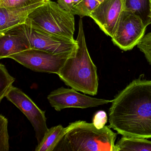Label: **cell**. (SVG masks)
I'll list each match as a JSON object with an SVG mask.
<instances>
[{
	"label": "cell",
	"mask_w": 151,
	"mask_h": 151,
	"mask_svg": "<svg viewBox=\"0 0 151 151\" xmlns=\"http://www.w3.org/2000/svg\"><path fill=\"white\" fill-rule=\"evenodd\" d=\"M109 121L122 136L151 139V80L139 76L119 92L112 100Z\"/></svg>",
	"instance_id": "obj_1"
},
{
	"label": "cell",
	"mask_w": 151,
	"mask_h": 151,
	"mask_svg": "<svg viewBox=\"0 0 151 151\" xmlns=\"http://www.w3.org/2000/svg\"><path fill=\"white\" fill-rule=\"evenodd\" d=\"M76 51L66 61L58 75L66 85L85 94L96 95L99 86L97 68L89 54L82 18L78 24Z\"/></svg>",
	"instance_id": "obj_2"
},
{
	"label": "cell",
	"mask_w": 151,
	"mask_h": 151,
	"mask_svg": "<svg viewBox=\"0 0 151 151\" xmlns=\"http://www.w3.org/2000/svg\"><path fill=\"white\" fill-rule=\"evenodd\" d=\"M67 127L66 134L54 151H116L117 134L109 126L99 129L93 123L78 121Z\"/></svg>",
	"instance_id": "obj_3"
},
{
	"label": "cell",
	"mask_w": 151,
	"mask_h": 151,
	"mask_svg": "<svg viewBox=\"0 0 151 151\" xmlns=\"http://www.w3.org/2000/svg\"><path fill=\"white\" fill-rule=\"evenodd\" d=\"M25 24L35 29L75 40L74 15L50 0L32 12Z\"/></svg>",
	"instance_id": "obj_4"
},
{
	"label": "cell",
	"mask_w": 151,
	"mask_h": 151,
	"mask_svg": "<svg viewBox=\"0 0 151 151\" xmlns=\"http://www.w3.org/2000/svg\"><path fill=\"white\" fill-rule=\"evenodd\" d=\"M75 52L72 53L54 54L30 48L10 55L8 58L14 60L35 72L58 75L67 60Z\"/></svg>",
	"instance_id": "obj_5"
},
{
	"label": "cell",
	"mask_w": 151,
	"mask_h": 151,
	"mask_svg": "<svg viewBox=\"0 0 151 151\" xmlns=\"http://www.w3.org/2000/svg\"><path fill=\"white\" fill-rule=\"evenodd\" d=\"M15 27L28 39L31 48L54 54L72 53L77 49L76 40H71L35 29L25 23Z\"/></svg>",
	"instance_id": "obj_6"
},
{
	"label": "cell",
	"mask_w": 151,
	"mask_h": 151,
	"mask_svg": "<svg viewBox=\"0 0 151 151\" xmlns=\"http://www.w3.org/2000/svg\"><path fill=\"white\" fill-rule=\"evenodd\" d=\"M147 27L139 16L124 9L111 37L112 41L121 50H132L144 37Z\"/></svg>",
	"instance_id": "obj_7"
},
{
	"label": "cell",
	"mask_w": 151,
	"mask_h": 151,
	"mask_svg": "<svg viewBox=\"0 0 151 151\" xmlns=\"http://www.w3.org/2000/svg\"><path fill=\"white\" fill-rule=\"evenodd\" d=\"M6 98L22 112L34 128L38 144L48 131L45 112L41 110L22 90L12 86Z\"/></svg>",
	"instance_id": "obj_8"
},
{
	"label": "cell",
	"mask_w": 151,
	"mask_h": 151,
	"mask_svg": "<svg viewBox=\"0 0 151 151\" xmlns=\"http://www.w3.org/2000/svg\"><path fill=\"white\" fill-rule=\"evenodd\" d=\"M51 106L57 111L69 108L86 109L112 102V100L92 98L76 90L61 87L52 91L47 97Z\"/></svg>",
	"instance_id": "obj_9"
},
{
	"label": "cell",
	"mask_w": 151,
	"mask_h": 151,
	"mask_svg": "<svg viewBox=\"0 0 151 151\" xmlns=\"http://www.w3.org/2000/svg\"><path fill=\"white\" fill-rule=\"evenodd\" d=\"M124 10V0H103L91 17L101 29L112 37Z\"/></svg>",
	"instance_id": "obj_10"
},
{
	"label": "cell",
	"mask_w": 151,
	"mask_h": 151,
	"mask_svg": "<svg viewBox=\"0 0 151 151\" xmlns=\"http://www.w3.org/2000/svg\"><path fill=\"white\" fill-rule=\"evenodd\" d=\"M30 48L28 39L16 27L0 33V59Z\"/></svg>",
	"instance_id": "obj_11"
},
{
	"label": "cell",
	"mask_w": 151,
	"mask_h": 151,
	"mask_svg": "<svg viewBox=\"0 0 151 151\" xmlns=\"http://www.w3.org/2000/svg\"><path fill=\"white\" fill-rule=\"evenodd\" d=\"M45 2L23 7H0V33L24 24L29 15Z\"/></svg>",
	"instance_id": "obj_12"
},
{
	"label": "cell",
	"mask_w": 151,
	"mask_h": 151,
	"mask_svg": "<svg viewBox=\"0 0 151 151\" xmlns=\"http://www.w3.org/2000/svg\"><path fill=\"white\" fill-rule=\"evenodd\" d=\"M67 127L61 124L53 126L48 129L43 139L35 149V151H53L62 139L67 131Z\"/></svg>",
	"instance_id": "obj_13"
},
{
	"label": "cell",
	"mask_w": 151,
	"mask_h": 151,
	"mask_svg": "<svg viewBox=\"0 0 151 151\" xmlns=\"http://www.w3.org/2000/svg\"><path fill=\"white\" fill-rule=\"evenodd\" d=\"M124 9L139 16L147 26L151 24L150 0H124Z\"/></svg>",
	"instance_id": "obj_14"
},
{
	"label": "cell",
	"mask_w": 151,
	"mask_h": 151,
	"mask_svg": "<svg viewBox=\"0 0 151 151\" xmlns=\"http://www.w3.org/2000/svg\"><path fill=\"white\" fill-rule=\"evenodd\" d=\"M116 151H151V141L123 136L116 144Z\"/></svg>",
	"instance_id": "obj_15"
},
{
	"label": "cell",
	"mask_w": 151,
	"mask_h": 151,
	"mask_svg": "<svg viewBox=\"0 0 151 151\" xmlns=\"http://www.w3.org/2000/svg\"><path fill=\"white\" fill-rule=\"evenodd\" d=\"M98 0H82L73 7L71 14L78 15L80 18L90 17L92 12L100 4Z\"/></svg>",
	"instance_id": "obj_16"
},
{
	"label": "cell",
	"mask_w": 151,
	"mask_h": 151,
	"mask_svg": "<svg viewBox=\"0 0 151 151\" xmlns=\"http://www.w3.org/2000/svg\"><path fill=\"white\" fill-rule=\"evenodd\" d=\"M15 78L9 73L6 66L0 64V102L6 97L11 88Z\"/></svg>",
	"instance_id": "obj_17"
},
{
	"label": "cell",
	"mask_w": 151,
	"mask_h": 151,
	"mask_svg": "<svg viewBox=\"0 0 151 151\" xmlns=\"http://www.w3.org/2000/svg\"><path fill=\"white\" fill-rule=\"evenodd\" d=\"M8 124V119L4 116L0 115V151H9Z\"/></svg>",
	"instance_id": "obj_18"
},
{
	"label": "cell",
	"mask_w": 151,
	"mask_h": 151,
	"mask_svg": "<svg viewBox=\"0 0 151 151\" xmlns=\"http://www.w3.org/2000/svg\"><path fill=\"white\" fill-rule=\"evenodd\" d=\"M48 1L49 0H4L0 2V7H23L41 2H46Z\"/></svg>",
	"instance_id": "obj_19"
},
{
	"label": "cell",
	"mask_w": 151,
	"mask_h": 151,
	"mask_svg": "<svg viewBox=\"0 0 151 151\" xmlns=\"http://www.w3.org/2000/svg\"><path fill=\"white\" fill-rule=\"evenodd\" d=\"M137 46L144 54L146 59L151 65V32L144 35Z\"/></svg>",
	"instance_id": "obj_20"
},
{
	"label": "cell",
	"mask_w": 151,
	"mask_h": 151,
	"mask_svg": "<svg viewBox=\"0 0 151 151\" xmlns=\"http://www.w3.org/2000/svg\"><path fill=\"white\" fill-rule=\"evenodd\" d=\"M107 120V115L106 112L103 110H100L94 114L93 119V123L98 129H102L106 124Z\"/></svg>",
	"instance_id": "obj_21"
},
{
	"label": "cell",
	"mask_w": 151,
	"mask_h": 151,
	"mask_svg": "<svg viewBox=\"0 0 151 151\" xmlns=\"http://www.w3.org/2000/svg\"><path fill=\"white\" fill-rule=\"evenodd\" d=\"M57 3L62 8L70 13H71L74 6L73 0H58Z\"/></svg>",
	"instance_id": "obj_22"
},
{
	"label": "cell",
	"mask_w": 151,
	"mask_h": 151,
	"mask_svg": "<svg viewBox=\"0 0 151 151\" xmlns=\"http://www.w3.org/2000/svg\"><path fill=\"white\" fill-rule=\"evenodd\" d=\"M82 0H73V1H74V6L77 4L78 3H79L80 1H81Z\"/></svg>",
	"instance_id": "obj_23"
},
{
	"label": "cell",
	"mask_w": 151,
	"mask_h": 151,
	"mask_svg": "<svg viewBox=\"0 0 151 151\" xmlns=\"http://www.w3.org/2000/svg\"><path fill=\"white\" fill-rule=\"evenodd\" d=\"M98 1L100 2V3H101V2H102V1H103V0H98Z\"/></svg>",
	"instance_id": "obj_24"
},
{
	"label": "cell",
	"mask_w": 151,
	"mask_h": 151,
	"mask_svg": "<svg viewBox=\"0 0 151 151\" xmlns=\"http://www.w3.org/2000/svg\"><path fill=\"white\" fill-rule=\"evenodd\" d=\"M150 10H151V0H150Z\"/></svg>",
	"instance_id": "obj_25"
},
{
	"label": "cell",
	"mask_w": 151,
	"mask_h": 151,
	"mask_svg": "<svg viewBox=\"0 0 151 151\" xmlns=\"http://www.w3.org/2000/svg\"><path fill=\"white\" fill-rule=\"evenodd\" d=\"M4 0H0V2H2V1H3Z\"/></svg>",
	"instance_id": "obj_26"
}]
</instances>
